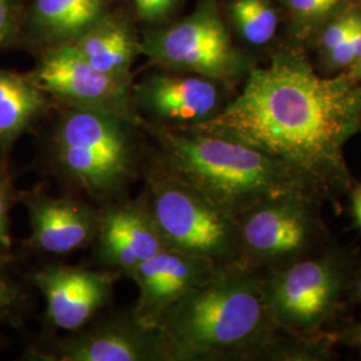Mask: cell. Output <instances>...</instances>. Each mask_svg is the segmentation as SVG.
<instances>
[{"mask_svg":"<svg viewBox=\"0 0 361 361\" xmlns=\"http://www.w3.org/2000/svg\"><path fill=\"white\" fill-rule=\"evenodd\" d=\"M352 292L353 296L361 304V268L357 271L353 277V284H352Z\"/></svg>","mask_w":361,"mask_h":361,"instance_id":"28","label":"cell"},{"mask_svg":"<svg viewBox=\"0 0 361 361\" xmlns=\"http://www.w3.org/2000/svg\"><path fill=\"white\" fill-rule=\"evenodd\" d=\"M352 210L361 228V185L352 190Z\"/></svg>","mask_w":361,"mask_h":361,"instance_id":"27","label":"cell"},{"mask_svg":"<svg viewBox=\"0 0 361 361\" xmlns=\"http://www.w3.org/2000/svg\"><path fill=\"white\" fill-rule=\"evenodd\" d=\"M221 267L212 259L166 247L130 271L138 288L133 312L146 326L155 328L161 316L190 292L204 284Z\"/></svg>","mask_w":361,"mask_h":361,"instance_id":"14","label":"cell"},{"mask_svg":"<svg viewBox=\"0 0 361 361\" xmlns=\"http://www.w3.org/2000/svg\"><path fill=\"white\" fill-rule=\"evenodd\" d=\"M352 13L353 11L344 13L338 16L331 25L325 27L322 35V49H323L324 55L334 51L336 47H338L348 37L350 23H352Z\"/></svg>","mask_w":361,"mask_h":361,"instance_id":"25","label":"cell"},{"mask_svg":"<svg viewBox=\"0 0 361 361\" xmlns=\"http://www.w3.org/2000/svg\"><path fill=\"white\" fill-rule=\"evenodd\" d=\"M13 257H0V323H16L28 302L25 284L15 276Z\"/></svg>","mask_w":361,"mask_h":361,"instance_id":"20","label":"cell"},{"mask_svg":"<svg viewBox=\"0 0 361 361\" xmlns=\"http://www.w3.org/2000/svg\"><path fill=\"white\" fill-rule=\"evenodd\" d=\"M51 102L28 74L0 68V164H8L13 146L46 116Z\"/></svg>","mask_w":361,"mask_h":361,"instance_id":"17","label":"cell"},{"mask_svg":"<svg viewBox=\"0 0 361 361\" xmlns=\"http://www.w3.org/2000/svg\"><path fill=\"white\" fill-rule=\"evenodd\" d=\"M155 328L169 361L265 356L279 329L264 302L261 276L243 262L221 265L207 281L174 302Z\"/></svg>","mask_w":361,"mask_h":361,"instance_id":"2","label":"cell"},{"mask_svg":"<svg viewBox=\"0 0 361 361\" xmlns=\"http://www.w3.org/2000/svg\"><path fill=\"white\" fill-rule=\"evenodd\" d=\"M228 11L238 34L249 44L264 46L274 37L279 18L269 0H232Z\"/></svg>","mask_w":361,"mask_h":361,"instance_id":"19","label":"cell"},{"mask_svg":"<svg viewBox=\"0 0 361 361\" xmlns=\"http://www.w3.org/2000/svg\"><path fill=\"white\" fill-rule=\"evenodd\" d=\"M28 73L40 90L62 107L99 110L141 126L142 116L133 98V80L107 75L87 63L71 44L39 51Z\"/></svg>","mask_w":361,"mask_h":361,"instance_id":"9","label":"cell"},{"mask_svg":"<svg viewBox=\"0 0 361 361\" xmlns=\"http://www.w3.org/2000/svg\"><path fill=\"white\" fill-rule=\"evenodd\" d=\"M3 345H4V343H3V340H1V338H0V350H1V349H3Z\"/></svg>","mask_w":361,"mask_h":361,"instance_id":"30","label":"cell"},{"mask_svg":"<svg viewBox=\"0 0 361 361\" xmlns=\"http://www.w3.org/2000/svg\"><path fill=\"white\" fill-rule=\"evenodd\" d=\"M19 193L8 164H0V257H13L11 210L19 202Z\"/></svg>","mask_w":361,"mask_h":361,"instance_id":"21","label":"cell"},{"mask_svg":"<svg viewBox=\"0 0 361 361\" xmlns=\"http://www.w3.org/2000/svg\"><path fill=\"white\" fill-rule=\"evenodd\" d=\"M185 129L255 147L331 198L350 189L344 147L361 130L360 80L320 77L304 59L281 52L250 67L241 92L217 116Z\"/></svg>","mask_w":361,"mask_h":361,"instance_id":"1","label":"cell"},{"mask_svg":"<svg viewBox=\"0 0 361 361\" xmlns=\"http://www.w3.org/2000/svg\"><path fill=\"white\" fill-rule=\"evenodd\" d=\"M137 15L146 23H157L174 13L180 0H133Z\"/></svg>","mask_w":361,"mask_h":361,"instance_id":"24","label":"cell"},{"mask_svg":"<svg viewBox=\"0 0 361 361\" xmlns=\"http://www.w3.org/2000/svg\"><path fill=\"white\" fill-rule=\"evenodd\" d=\"M25 360L169 361L162 336L131 310L30 345Z\"/></svg>","mask_w":361,"mask_h":361,"instance_id":"10","label":"cell"},{"mask_svg":"<svg viewBox=\"0 0 361 361\" xmlns=\"http://www.w3.org/2000/svg\"><path fill=\"white\" fill-rule=\"evenodd\" d=\"M140 130L155 143V161L234 217L276 198H323L292 169L245 143L149 119Z\"/></svg>","mask_w":361,"mask_h":361,"instance_id":"3","label":"cell"},{"mask_svg":"<svg viewBox=\"0 0 361 361\" xmlns=\"http://www.w3.org/2000/svg\"><path fill=\"white\" fill-rule=\"evenodd\" d=\"M341 340L353 347H360L361 348V323L352 324L348 328H345L341 332Z\"/></svg>","mask_w":361,"mask_h":361,"instance_id":"26","label":"cell"},{"mask_svg":"<svg viewBox=\"0 0 361 361\" xmlns=\"http://www.w3.org/2000/svg\"><path fill=\"white\" fill-rule=\"evenodd\" d=\"M110 13V0H31L22 39L39 51L75 42Z\"/></svg>","mask_w":361,"mask_h":361,"instance_id":"16","label":"cell"},{"mask_svg":"<svg viewBox=\"0 0 361 361\" xmlns=\"http://www.w3.org/2000/svg\"><path fill=\"white\" fill-rule=\"evenodd\" d=\"M142 55L159 68L210 78L228 85L247 74V59L233 44L217 0H202L177 23L150 31Z\"/></svg>","mask_w":361,"mask_h":361,"instance_id":"6","label":"cell"},{"mask_svg":"<svg viewBox=\"0 0 361 361\" xmlns=\"http://www.w3.org/2000/svg\"><path fill=\"white\" fill-rule=\"evenodd\" d=\"M348 75H350V77L355 78V79H357V80H359V78L361 77V62L359 65L350 67V71H349Z\"/></svg>","mask_w":361,"mask_h":361,"instance_id":"29","label":"cell"},{"mask_svg":"<svg viewBox=\"0 0 361 361\" xmlns=\"http://www.w3.org/2000/svg\"><path fill=\"white\" fill-rule=\"evenodd\" d=\"M68 44L97 70L128 80H133L134 61L142 55L141 40L129 22L116 13H107L85 35Z\"/></svg>","mask_w":361,"mask_h":361,"instance_id":"18","label":"cell"},{"mask_svg":"<svg viewBox=\"0 0 361 361\" xmlns=\"http://www.w3.org/2000/svg\"><path fill=\"white\" fill-rule=\"evenodd\" d=\"M141 130L99 110L63 107L46 141L47 165L56 176L92 200H123L142 171Z\"/></svg>","mask_w":361,"mask_h":361,"instance_id":"4","label":"cell"},{"mask_svg":"<svg viewBox=\"0 0 361 361\" xmlns=\"http://www.w3.org/2000/svg\"><path fill=\"white\" fill-rule=\"evenodd\" d=\"M219 80L161 68L133 83V98L141 116L171 128H192L224 109Z\"/></svg>","mask_w":361,"mask_h":361,"instance_id":"12","label":"cell"},{"mask_svg":"<svg viewBox=\"0 0 361 361\" xmlns=\"http://www.w3.org/2000/svg\"><path fill=\"white\" fill-rule=\"evenodd\" d=\"M347 284V259L326 253L273 268L261 277V292L276 326L301 336L334 314Z\"/></svg>","mask_w":361,"mask_h":361,"instance_id":"7","label":"cell"},{"mask_svg":"<svg viewBox=\"0 0 361 361\" xmlns=\"http://www.w3.org/2000/svg\"><path fill=\"white\" fill-rule=\"evenodd\" d=\"M119 273L70 265H46L30 274L44 298V320L54 331L65 334L85 328L114 296Z\"/></svg>","mask_w":361,"mask_h":361,"instance_id":"11","label":"cell"},{"mask_svg":"<svg viewBox=\"0 0 361 361\" xmlns=\"http://www.w3.org/2000/svg\"><path fill=\"white\" fill-rule=\"evenodd\" d=\"M26 0H0V51L20 43Z\"/></svg>","mask_w":361,"mask_h":361,"instance_id":"22","label":"cell"},{"mask_svg":"<svg viewBox=\"0 0 361 361\" xmlns=\"http://www.w3.org/2000/svg\"><path fill=\"white\" fill-rule=\"evenodd\" d=\"M94 244L98 264L126 276L168 247L141 198L104 204Z\"/></svg>","mask_w":361,"mask_h":361,"instance_id":"15","label":"cell"},{"mask_svg":"<svg viewBox=\"0 0 361 361\" xmlns=\"http://www.w3.org/2000/svg\"><path fill=\"white\" fill-rule=\"evenodd\" d=\"M317 205L310 197H283L237 217L241 262L276 268L307 255L323 234Z\"/></svg>","mask_w":361,"mask_h":361,"instance_id":"8","label":"cell"},{"mask_svg":"<svg viewBox=\"0 0 361 361\" xmlns=\"http://www.w3.org/2000/svg\"><path fill=\"white\" fill-rule=\"evenodd\" d=\"M31 234L27 246L38 253L61 256L94 244L101 209L75 198L54 197L38 188L20 192Z\"/></svg>","mask_w":361,"mask_h":361,"instance_id":"13","label":"cell"},{"mask_svg":"<svg viewBox=\"0 0 361 361\" xmlns=\"http://www.w3.org/2000/svg\"><path fill=\"white\" fill-rule=\"evenodd\" d=\"M359 80H361V77H360V78H359Z\"/></svg>","mask_w":361,"mask_h":361,"instance_id":"31","label":"cell"},{"mask_svg":"<svg viewBox=\"0 0 361 361\" xmlns=\"http://www.w3.org/2000/svg\"><path fill=\"white\" fill-rule=\"evenodd\" d=\"M141 174L145 190L140 198L168 247L221 265L241 262L237 217L171 174L153 157Z\"/></svg>","mask_w":361,"mask_h":361,"instance_id":"5","label":"cell"},{"mask_svg":"<svg viewBox=\"0 0 361 361\" xmlns=\"http://www.w3.org/2000/svg\"><path fill=\"white\" fill-rule=\"evenodd\" d=\"M286 7L302 25L320 22L332 13L343 0H284Z\"/></svg>","mask_w":361,"mask_h":361,"instance_id":"23","label":"cell"}]
</instances>
